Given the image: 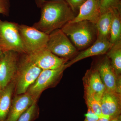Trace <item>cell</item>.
I'll list each match as a JSON object with an SVG mask.
<instances>
[{"mask_svg": "<svg viewBox=\"0 0 121 121\" xmlns=\"http://www.w3.org/2000/svg\"><path fill=\"white\" fill-rule=\"evenodd\" d=\"M84 97L87 108L90 109L99 118L103 116L102 114L100 101L95 98L94 94L84 91Z\"/></svg>", "mask_w": 121, "mask_h": 121, "instance_id": "cell-20", "label": "cell"}, {"mask_svg": "<svg viewBox=\"0 0 121 121\" xmlns=\"http://www.w3.org/2000/svg\"><path fill=\"white\" fill-rule=\"evenodd\" d=\"M24 55L23 58L19 59L16 74L17 76L15 89L16 95L27 93L42 70L29 60L27 54Z\"/></svg>", "mask_w": 121, "mask_h": 121, "instance_id": "cell-3", "label": "cell"}, {"mask_svg": "<svg viewBox=\"0 0 121 121\" xmlns=\"http://www.w3.org/2000/svg\"><path fill=\"white\" fill-rule=\"evenodd\" d=\"M35 100H37L27 92L16 95L12 100L10 110L5 121H17Z\"/></svg>", "mask_w": 121, "mask_h": 121, "instance_id": "cell-14", "label": "cell"}, {"mask_svg": "<svg viewBox=\"0 0 121 121\" xmlns=\"http://www.w3.org/2000/svg\"><path fill=\"white\" fill-rule=\"evenodd\" d=\"M60 29L78 49L90 47L95 41L97 33L95 24L87 21L68 22Z\"/></svg>", "mask_w": 121, "mask_h": 121, "instance_id": "cell-2", "label": "cell"}, {"mask_svg": "<svg viewBox=\"0 0 121 121\" xmlns=\"http://www.w3.org/2000/svg\"><path fill=\"white\" fill-rule=\"evenodd\" d=\"M40 8V19L32 26L48 35L54 30L62 28L76 16L65 0L46 1Z\"/></svg>", "mask_w": 121, "mask_h": 121, "instance_id": "cell-1", "label": "cell"}, {"mask_svg": "<svg viewBox=\"0 0 121 121\" xmlns=\"http://www.w3.org/2000/svg\"><path fill=\"white\" fill-rule=\"evenodd\" d=\"M111 64L118 75L121 73V40L112 45L106 53Z\"/></svg>", "mask_w": 121, "mask_h": 121, "instance_id": "cell-19", "label": "cell"}, {"mask_svg": "<svg viewBox=\"0 0 121 121\" xmlns=\"http://www.w3.org/2000/svg\"><path fill=\"white\" fill-rule=\"evenodd\" d=\"M19 24L0 19V48L3 52L12 51L26 54L20 35Z\"/></svg>", "mask_w": 121, "mask_h": 121, "instance_id": "cell-4", "label": "cell"}, {"mask_svg": "<svg viewBox=\"0 0 121 121\" xmlns=\"http://www.w3.org/2000/svg\"><path fill=\"white\" fill-rule=\"evenodd\" d=\"M83 81L84 91L93 93L96 99L100 101L106 89L97 69L95 68L87 70Z\"/></svg>", "mask_w": 121, "mask_h": 121, "instance_id": "cell-15", "label": "cell"}, {"mask_svg": "<svg viewBox=\"0 0 121 121\" xmlns=\"http://www.w3.org/2000/svg\"><path fill=\"white\" fill-rule=\"evenodd\" d=\"M77 16L69 22L87 21L95 24L101 15L100 0H86L80 6Z\"/></svg>", "mask_w": 121, "mask_h": 121, "instance_id": "cell-13", "label": "cell"}, {"mask_svg": "<svg viewBox=\"0 0 121 121\" xmlns=\"http://www.w3.org/2000/svg\"><path fill=\"white\" fill-rule=\"evenodd\" d=\"M111 46L109 39L97 38L93 44L84 51L77 54L70 61L66 63L65 67L67 68L78 61L88 57L105 54Z\"/></svg>", "mask_w": 121, "mask_h": 121, "instance_id": "cell-12", "label": "cell"}, {"mask_svg": "<svg viewBox=\"0 0 121 121\" xmlns=\"http://www.w3.org/2000/svg\"><path fill=\"white\" fill-rule=\"evenodd\" d=\"M95 68L99 72L106 90L121 94V75L116 73L108 57L106 56L102 59Z\"/></svg>", "mask_w": 121, "mask_h": 121, "instance_id": "cell-9", "label": "cell"}, {"mask_svg": "<svg viewBox=\"0 0 121 121\" xmlns=\"http://www.w3.org/2000/svg\"><path fill=\"white\" fill-rule=\"evenodd\" d=\"M48 0H35V3L37 7L39 8H40V7L42 4L44 2H45L46 1Z\"/></svg>", "mask_w": 121, "mask_h": 121, "instance_id": "cell-26", "label": "cell"}, {"mask_svg": "<svg viewBox=\"0 0 121 121\" xmlns=\"http://www.w3.org/2000/svg\"><path fill=\"white\" fill-rule=\"evenodd\" d=\"M46 48L56 56L68 60L77 53V48L60 29L49 35Z\"/></svg>", "mask_w": 121, "mask_h": 121, "instance_id": "cell-5", "label": "cell"}, {"mask_svg": "<svg viewBox=\"0 0 121 121\" xmlns=\"http://www.w3.org/2000/svg\"><path fill=\"white\" fill-rule=\"evenodd\" d=\"M15 88V83L12 82L2 90L0 94V121H5L8 117Z\"/></svg>", "mask_w": 121, "mask_h": 121, "instance_id": "cell-16", "label": "cell"}, {"mask_svg": "<svg viewBox=\"0 0 121 121\" xmlns=\"http://www.w3.org/2000/svg\"><path fill=\"white\" fill-rule=\"evenodd\" d=\"M111 17L112 14L110 10L101 14L95 24L97 33V38L109 40Z\"/></svg>", "mask_w": 121, "mask_h": 121, "instance_id": "cell-18", "label": "cell"}, {"mask_svg": "<svg viewBox=\"0 0 121 121\" xmlns=\"http://www.w3.org/2000/svg\"><path fill=\"white\" fill-rule=\"evenodd\" d=\"M2 90H3V89H2V87H1L0 85V93H1V91H2Z\"/></svg>", "mask_w": 121, "mask_h": 121, "instance_id": "cell-30", "label": "cell"}, {"mask_svg": "<svg viewBox=\"0 0 121 121\" xmlns=\"http://www.w3.org/2000/svg\"><path fill=\"white\" fill-rule=\"evenodd\" d=\"M27 55L29 60L42 70L58 68L68 60L56 56L46 48Z\"/></svg>", "mask_w": 121, "mask_h": 121, "instance_id": "cell-10", "label": "cell"}, {"mask_svg": "<svg viewBox=\"0 0 121 121\" xmlns=\"http://www.w3.org/2000/svg\"><path fill=\"white\" fill-rule=\"evenodd\" d=\"M101 14L112 9H121V0H100Z\"/></svg>", "mask_w": 121, "mask_h": 121, "instance_id": "cell-22", "label": "cell"}, {"mask_svg": "<svg viewBox=\"0 0 121 121\" xmlns=\"http://www.w3.org/2000/svg\"><path fill=\"white\" fill-rule=\"evenodd\" d=\"M75 13L78 12L79 8L86 0H65Z\"/></svg>", "mask_w": 121, "mask_h": 121, "instance_id": "cell-24", "label": "cell"}, {"mask_svg": "<svg viewBox=\"0 0 121 121\" xmlns=\"http://www.w3.org/2000/svg\"><path fill=\"white\" fill-rule=\"evenodd\" d=\"M3 52H4L3 51L2 49L0 48V58L1 56V55H2Z\"/></svg>", "mask_w": 121, "mask_h": 121, "instance_id": "cell-29", "label": "cell"}, {"mask_svg": "<svg viewBox=\"0 0 121 121\" xmlns=\"http://www.w3.org/2000/svg\"><path fill=\"white\" fill-rule=\"evenodd\" d=\"M87 112L85 114V118L83 121H97L99 117L90 109L87 108Z\"/></svg>", "mask_w": 121, "mask_h": 121, "instance_id": "cell-25", "label": "cell"}, {"mask_svg": "<svg viewBox=\"0 0 121 121\" xmlns=\"http://www.w3.org/2000/svg\"><path fill=\"white\" fill-rule=\"evenodd\" d=\"M36 101L34 102L29 107L19 118L17 121H33L39 115V110Z\"/></svg>", "mask_w": 121, "mask_h": 121, "instance_id": "cell-21", "label": "cell"}, {"mask_svg": "<svg viewBox=\"0 0 121 121\" xmlns=\"http://www.w3.org/2000/svg\"><path fill=\"white\" fill-rule=\"evenodd\" d=\"M111 11V25L109 41L111 45L121 40V9H112Z\"/></svg>", "mask_w": 121, "mask_h": 121, "instance_id": "cell-17", "label": "cell"}, {"mask_svg": "<svg viewBox=\"0 0 121 121\" xmlns=\"http://www.w3.org/2000/svg\"><path fill=\"white\" fill-rule=\"evenodd\" d=\"M19 54L13 51H5L0 58V85L2 89L12 82L16 74Z\"/></svg>", "mask_w": 121, "mask_h": 121, "instance_id": "cell-8", "label": "cell"}, {"mask_svg": "<svg viewBox=\"0 0 121 121\" xmlns=\"http://www.w3.org/2000/svg\"><path fill=\"white\" fill-rule=\"evenodd\" d=\"M66 69L64 64L56 69L42 70L35 82L29 87L27 93L37 100L44 91L52 86L59 81Z\"/></svg>", "mask_w": 121, "mask_h": 121, "instance_id": "cell-7", "label": "cell"}, {"mask_svg": "<svg viewBox=\"0 0 121 121\" xmlns=\"http://www.w3.org/2000/svg\"><path fill=\"white\" fill-rule=\"evenodd\" d=\"M100 102L103 115L111 118L121 115V94L105 90Z\"/></svg>", "mask_w": 121, "mask_h": 121, "instance_id": "cell-11", "label": "cell"}, {"mask_svg": "<svg viewBox=\"0 0 121 121\" xmlns=\"http://www.w3.org/2000/svg\"><path fill=\"white\" fill-rule=\"evenodd\" d=\"M111 118L108 116H104L99 118L97 121H109Z\"/></svg>", "mask_w": 121, "mask_h": 121, "instance_id": "cell-27", "label": "cell"}, {"mask_svg": "<svg viewBox=\"0 0 121 121\" xmlns=\"http://www.w3.org/2000/svg\"><path fill=\"white\" fill-rule=\"evenodd\" d=\"M19 31L26 54L33 53L46 48L49 35L33 26L19 24Z\"/></svg>", "mask_w": 121, "mask_h": 121, "instance_id": "cell-6", "label": "cell"}, {"mask_svg": "<svg viewBox=\"0 0 121 121\" xmlns=\"http://www.w3.org/2000/svg\"><path fill=\"white\" fill-rule=\"evenodd\" d=\"M10 0H0V14L9 16L10 12Z\"/></svg>", "mask_w": 121, "mask_h": 121, "instance_id": "cell-23", "label": "cell"}, {"mask_svg": "<svg viewBox=\"0 0 121 121\" xmlns=\"http://www.w3.org/2000/svg\"><path fill=\"white\" fill-rule=\"evenodd\" d=\"M109 121H121V115L115 117L111 118Z\"/></svg>", "mask_w": 121, "mask_h": 121, "instance_id": "cell-28", "label": "cell"}]
</instances>
